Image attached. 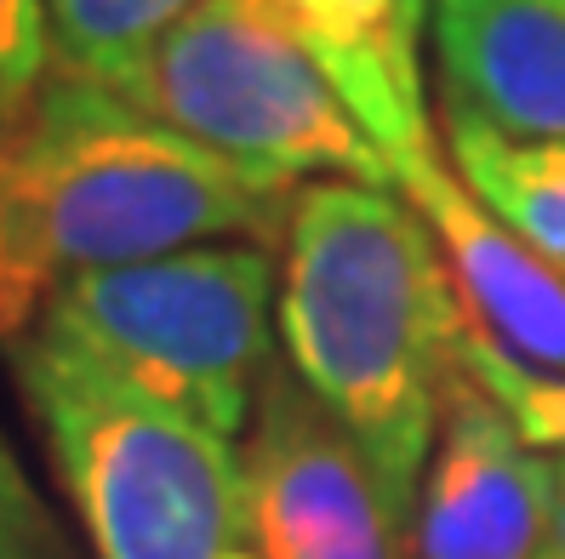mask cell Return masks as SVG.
<instances>
[{
  "label": "cell",
  "instance_id": "1",
  "mask_svg": "<svg viewBox=\"0 0 565 559\" xmlns=\"http://www.w3.org/2000/svg\"><path fill=\"white\" fill-rule=\"evenodd\" d=\"M286 217V183L241 172L109 86L52 75L0 138V343L81 275L206 240H275Z\"/></svg>",
  "mask_w": 565,
  "mask_h": 559
},
{
  "label": "cell",
  "instance_id": "2",
  "mask_svg": "<svg viewBox=\"0 0 565 559\" xmlns=\"http://www.w3.org/2000/svg\"><path fill=\"white\" fill-rule=\"evenodd\" d=\"M462 325L435 235L388 189L315 183L291 201L280 269L291 377L354 434L406 519L462 377Z\"/></svg>",
  "mask_w": 565,
  "mask_h": 559
},
{
  "label": "cell",
  "instance_id": "3",
  "mask_svg": "<svg viewBox=\"0 0 565 559\" xmlns=\"http://www.w3.org/2000/svg\"><path fill=\"white\" fill-rule=\"evenodd\" d=\"M12 377L97 559L246 553V456L228 434L86 366L41 332L12 343Z\"/></svg>",
  "mask_w": 565,
  "mask_h": 559
},
{
  "label": "cell",
  "instance_id": "4",
  "mask_svg": "<svg viewBox=\"0 0 565 559\" xmlns=\"http://www.w3.org/2000/svg\"><path fill=\"white\" fill-rule=\"evenodd\" d=\"M269 314L263 246H189L70 280L29 332L235 440L275 377Z\"/></svg>",
  "mask_w": 565,
  "mask_h": 559
},
{
  "label": "cell",
  "instance_id": "5",
  "mask_svg": "<svg viewBox=\"0 0 565 559\" xmlns=\"http://www.w3.org/2000/svg\"><path fill=\"white\" fill-rule=\"evenodd\" d=\"M120 97L252 178L291 183L297 172H338L365 189H394L383 149L269 0H201Z\"/></svg>",
  "mask_w": 565,
  "mask_h": 559
},
{
  "label": "cell",
  "instance_id": "6",
  "mask_svg": "<svg viewBox=\"0 0 565 559\" xmlns=\"http://www.w3.org/2000/svg\"><path fill=\"white\" fill-rule=\"evenodd\" d=\"M246 525L263 559H412V519L372 456L291 372L257 394L246 440Z\"/></svg>",
  "mask_w": 565,
  "mask_h": 559
},
{
  "label": "cell",
  "instance_id": "7",
  "mask_svg": "<svg viewBox=\"0 0 565 559\" xmlns=\"http://www.w3.org/2000/svg\"><path fill=\"white\" fill-rule=\"evenodd\" d=\"M559 463L462 372L412 514V559H548Z\"/></svg>",
  "mask_w": 565,
  "mask_h": 559
},
{
  "label": "cell",
  "instance_id": "8",
  "mask_svg": "<svg viewBox=\"0 0 565 559\" xmlns=\"http://www.w3.org/2000/svg\"><path fill=\"white\" fill-rule=\"evenodd\" d=\"M388 172L435 235L462 314L525 372L565 377V269H554L469 183L451 178L435 138L388 154Z\"/></svg>",
  "mask_w": 565,
  "mask_h": 559
},
{
  "label": "cell",
  "instance_id": "9",
  "mask_svg": "<svg viewBox=\"0 0 565 559\" xmlns=\"http://www.w3.org/2000/svg\"><path fill=\"white\" fill-rule=\"evenodd\" d=\"M446 115L565 143V0H435Z\"/></svg>",
  "mask_w": 565,
  "mask_h": 559
},
{
  "label": "cell",
  "instance_id": "10",
  "mask_svg": "<svg viewBox=\"0 0 565 559\" xmlns=\"http://www.w3.org/2000/svg\"><path fill=\"white\" fill-rule=\"evenodd\" d=\"M269 12L315 57V69L343 97L360 131L388 154L428 143L423 75H417V12L412 0H269Z\"/></svg>",
  "mask_w": 565,
  "mask_h": 559
},
{
  "label": "cell",
  "instance_id": "11",
  "mask_svg": "<svg viewBox=\"0 0 565 559\" xmlns=\"http://www.w3.org/2000/svg\"><path fill=\"white\" fill-rule=\"evenodd\" d=\"M462 183L503 217L525 246L565 269V143H514L480 120L446 115Z\"/></svg>",
  "mask_w": 565,
  "mask_h": 559
},
{
  "label": "cell",
  "instance_id": "12",
  "mask_svg": "<svg viewBox=\"0 0 565 559\" xmlns=\"http://www.w3.org/2000/svg\"><path fill=\"white\" fill-rule=\"evenodd\" d=\"M194 7L201 0H46L57 75L126 92L131 75L143 69V57Z\"/></svg>",
  "mask_w": 565,
  "mask_h": 559
},
{
  "label": "cell",
  "instance_id": "13",
  "mask_svg": "<svg viewBox=\"0 0 565 559\" xmlns=\"http://www.w3.org/2000/svg\"><path fill=\"white\" fill-rule=\"evenodd\" d=\"M462 372H469L497 406H503L514 417V429L531 440V445H554L565 451V377H537V372H525L520 359H509L503 348H497L480 325L469 320L462 325Z\"/></svg>",
  "mask_w": 565,
  "mask_h": 559
},
{
  "label": "cell",
  "instance_id": "14",
  "mask_svg": "<svg viewBox=\"0 0 565 559\" xmlns=\"http://www.w3.org/2000/svg\"><path fill=\"white\" fill-rule=\"evenodd\" d=\"M46 0H0V126H18L46 86Z\"/></svg>",
  "mask_w": 565,
  "mask_h": 559
},
{
  "label": "cell",
  "instance_id": "15",
  "mask_svg": "<svg viewBox=\"0 0 565 559\" xmlns=\"http://www.w3.org/2000/svg\"><path fill=\"white\" fill-rule=\"evenodd\" d=\"M0 559H75L63 548V531L41 491L29 485L23 463L12 456L7 434H0Z\"/></svg>",
  "mask_w": 565,
  "mask_h": 559
},
{
  "label": "cell",
  "instance_id": "16",
  "mask_svg": "<svg viewBox=\"0 0 565 559\" xmlns=\"http://www.w3.org/2000/svg\"><path fill=\"white\" fill-rule=\"evenodd\" d=\"M548 559H565V463H559V508H554V537H548Z\"/></svg>",
  "mask_w": 565,
  "mask_h": 559
},
{
  "label": "cell",
  "instance_id": "17",
  "mask_svg": "<svg viewBox=\"0 0 565 559\" xmlns=\"http://www.w3.org/2000/svg\"><path fill=\"white\" fill-rule=\"evenodd\" d=\"M412 12H417V18H423V12H428V0H412Z\"/></svg>",
  "mask_w": 565,
  "mask_h": 559
},
{
  "label": "cell",
  "instance_id": "18",
  "mask_svg": "<svg viewBox=\"0 0 565 559\" xmlns=\"http://www.w3.org/2000/svg\"><path fill=\"white\" fill-rule=\"evenodd\" d=\"M235 559H263V553H252V548H246V553H235Z\"/></svg>",
  "mask_w": 565,
  "mask_h": 559
},
{
  "label": "cell",
  "instance_id": "19",
  "mask_svg": "<svg viewBox=\"0 0 565 559\" xmlns=\"http://www.w3.org/2000/svg\"><path fill=\"white\" fill-rule=\"evenodd\" d=\"M0 138H7V126H0Z\"/></svg>",
  "mask_w": 565,
  "mask_h": 559
}]
</instances>
